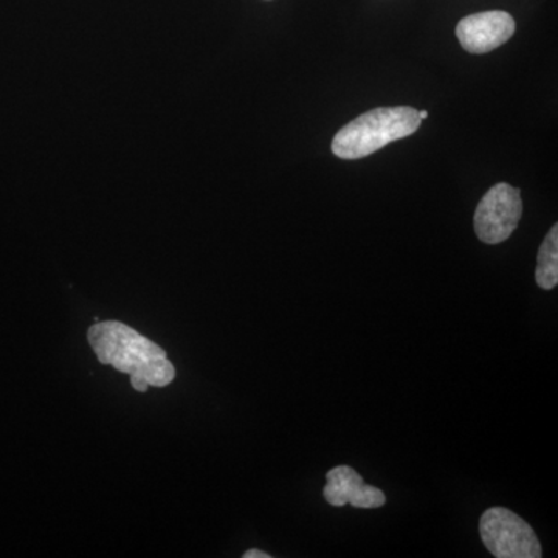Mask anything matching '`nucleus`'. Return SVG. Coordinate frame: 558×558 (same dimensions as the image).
<instances>
[{"label":"nucleus","mask_w":558,"mask_h":558,"mask_svg":"<svg viewBox=\"0 0 558 558\" xmlns=\"http://www.w3.org/2000/svg\"><path fill=\"white\" fill-rule=\"evenodd\" d=\"M87 339L98 362L128 374L135 391L165 388L175 379V368L167 352L124 323L98 322L90 326Z\"/></svg>","instance_id":"obj_1"},{"label":"nucleus","mask_w":558,"mask_h":558,"mask_svg":"<svg viewBox=\"0 0 558 558\" xmlns=\"http://www.w3.org/2000/svg\"><path fill=\"white\" fill-rule=\"evenodd\" d=\"M421 124L417 110L410 106L373 109L341 128L332 153L343 160L363 159L389 143L416 134Z\"/></svg>","instance_id":"obj_2"},{"label":"nucleus","mask_w":558,"mask_h":558,"mask_svg":"<svg viewBox=\"0 0 558 558\" xmlns=\"http://www.w3.org/2000/svg\"><path fill=\"white\" fill-rule=\"evenodd\" d=\"M480 534L484 546L494 557H542V545L534 529L512 510L487 509L480 520Z\"/></svg>","instance_id":"obj_3"},{"label":"nucleus","mask_w":558,"mask_h":558,"mask_svg":"<svg viewBox=\"0 0 558 558\" xmlns=\"http://www.w3.org/2000/svg\"><path fill=\"white\" fill-rule=\"evenodd\" d=\"M523 216L519 189L498 183L484 194L475 211V233L484 244L497 245L508 241Z\"/></svg>","instance_id":"obj_4"},{"label":"nucleus","mask_w":558,"mask_h":558,"mask_svg":"<svg viewBox=\"0 0 558 558\" xmlns=\"http://www.w3.org/2000/svg\"><path fill=\"white\" fill-rule=\"evenodd\" d=\"M515 31V20L506 11H483L458 22L457 38L469 53L484 54L508 43Z\"/></svg>","instance_id":"obj_5"},{"label":"nucleus","mask_w":558,"mask_h":558,"mask_svg":"<svg viewBox=\"0 0 558 558\" xmlns=\"http://www.w3.org/2000/svg\"><path fill=\"white\" fill-rule=\"evenodd\" d=\"M326 481L328 484L323 488V497L333 508L352 505L357 509H377L387 502V497L380 488L366 484L362 476L348 465L329 470Z\"/></svg>","instance_id":"obj_6"},{"label":"nucleus","mask_w":558,"mask_h":558,"mask_svg":"<svg viewBox=\"0 0 558 558\" xmlns=\"http://www.w3.org/2000/svg\"><path fill=\"white\" fill-rule=\"evenodd\" d=\"M535 281L539 288L553 290L558 284V226L554 223L553 229L546 234L542 247L538 250V264L535 270Z\"/></svg>","instance_id":"obj_7"},{"label":"nucleus","mask_w":558,"mask_h":558,"mask_svg":"<svg viewBox=\"0 0 558 558\" xmlns=\"http://www.w3.org/2000/svg\"><path fill=\"white\" fill-rule=\"evenodd\" d=\"M242 557H244V558H270L271 556H270V554L263 553V550L250 549Z\"/></svg>","instance_id":"obj_8"},{"label":"nucleus","mask_w":558,"mask_h":558,"mask_svg":"<svg viewBox=\"0 0 558 558\" xmlns=\"http://www.w3.org/2000/svg\"><path fill=\"white\" fill-rule=\"evenodd\" d=\"M417 113H418V119H421V120L428 119L427 110H421V112H417Z\"/></svg>","instance_id":"obj_9"}]
</instances>
